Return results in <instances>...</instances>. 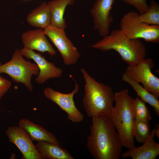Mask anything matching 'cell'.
<instances>
[{
  "label": "cell",
  "mask_w": 159,
  "mask_h": 159,
  "mask_svg": "<svg viewBox=\"0 0 159 159\" xmlns=\"http://www.w3.org/2000/svg\"><path fill=\"white\" fill-rule=\"evenodd\" d=\"M108 115L92 117L87 147L96 159H119L123 147L118 134Z\"/></svg>",
  "instance_id": "6da1fadb"
},
{
  "label": "cell",
  "mask_w": 159,
  "mask_h": 159,
  "mask_svg": "<svg viewBox=\"0 0 159 159\" xmlns=\"http://www.w3.org/2000/svg\"><path fill=\"white\" fill-rule=\"evenodd\" d=\"M80 70L85 82L82 102L87 116L92 118L109 116L114 102L112 87L97 82L84 68H81Z\"/></svg>",
  "instance_id": "7a4b0ae2"
},
{
  "label": "cell",
  "mask_w": 159,
  "mask_h": 159,
  "mask_svg": "<svg viewBox=\"0 0 159 159\" xmlns=\"http://www.w3.org/2000/svg\"><path fill=\"white\" fill-rule=\"evenodd\" d=\"M91 47L102 51H115L128 65H136L146 57V48L140 39L129 38L120 29L112 30Z\"/></svg>",
  "instance_id": "3957f363"
},
{
  "label": "cell",
  "mask_w": 159,
  "mask_h": 159,
  "mask_svg": "<svg viewBox=\"0 0 159 159\" xmlns=\"http://www.w3.org/2000/svg\"><path fill=\"white\" fill-rule=\"evenodd\" d=\"M133 100L127 89L114 93L115 105L109 116L118 134L122 146L128 149L135 147V120L132 111Z\"/></svg>",
  "instance_id": "277c9868"
},
{
  "label": "cell",
  "mask_w": 159,
  "mask_h": 159,
  "mask_svg": "<svg viewBox=\"0 0 159 159\" xmlns=\"http://www.w3.org/2000/svg\"><path fill=\"white\" fill-rule=\"evenodd\" d=\"M20 50L16 49L10 60L0 65V74L5 73L16 83L23 84L30 92L33 87L32 83L33 76H37L39 72L36 64L25 60Z\"/></svg>",
  "instance_id": "5b68a950"
},
{
  "label": "cell",
  "mask_w": 159,
  "mask_h": 159,
  "mask_svg": "<svg viewBox=\"0 0 159 159\" xmlns=\"http://www.w3.org/2000/svg\"><path fill=\"white\" fill-rule=\"evenodd\" d=\"M120 29L128 38L142 39L147 42H159V26L148 24L140 19L138 13L131 11L121 18Z\"/></svg>",
  "instance_id": "8992f818"
},
{
  "label": "cell",
  "mask_w": 159,
  "mask_h": 159,
  "mask_svg": "<svg viewBox=\"0 0 159 159\" xmlns=\"http://www.w3.org/2000/svg\"><path fill=\"white\" fill-rule=\"evenodd\" d=\"M64 29L50 24L44 29V31L57 48L64 64L66 65L74 64L80 59V54L67 36Z\"/></svg>",
  "instance_id": "52a82bcc"
},
{
  "label": "cell",
  "mask_w": 159,
  "mask_h": 159,
  "mask_svg": "<svg viewBox=\"0 0 159 159\" xmlns=\"http://www.w3.org/2000/svg\"><path fill=\"white\" fill-rule=\"evenodd\" d=\"M152 59H143L137 64L128 65L124 73L135 81L141 83L149 92L159 97V78L152 73L154 67Z\"/></svg>",
  "instance_id": "ba28073f"
},
{
  "label": "cell",
  "mask_w": 159,
  "mask_h": 159,
  "mask_svg": "<svg viewBox=\"0 0 159 159\" xmlns=\"http://www.w3.org/2000/svg\"><path fill=\"white\" fill-rule=\"evenodd\" d=\"M69 76L75 82V87L70 93H64L47 87L43 90L45 97L57 105L67 114V119L73 123H79L84 119L83 115L77 108L74 100V95L77 93L79 87L72 76Z\"/></svg>",
  "instance_id": "9c48e42d"
},
{
  "label": "cell",
  "mask_w": 159,
  "mask_h": 159,
  "mask_svg": "<svg viewBox=\"0 0 159 159\" xmlns=\"http://www.w3.org/2000/svg\"><path fill=\"white\" fill-rule=\"evenodd\" d=\"M116 1L95 0L91 9L94 29L101 37L110 33V28L113 21L111 11Z\"/></svg>",
  "instance_id": "30bf717a"
},
{
  "label": "cell",
  "mask_w": 159,
  "mask_h": 159,
  "mask_svg": "<svg viewBox=\"0 0 159 159\" xmlns=\"http://www.w3.org/2000/svg\"><path fill=\"white\" fill-rule=\"evenodd\" d=\"M5 134L9 141L14 144L24 159H42L28 133L19 126H9Z\"/></svg>",
  "instance_id": "8fae6325"
},
{
  "label": "cell",
  "mask_w": 159,
  "mask_h": 159,
  "mask_svg": "<svg viewBox=\"0 0 159 159\" xmlns=\"http://www.w3.org/2000/svg\"><path fill=\"white\" fill-rule=\"evenodd\" d=\"M20 51L23 56L33 59L38 66L39 73L35 79L37 83L42 84L49 79L59 78L62 75V69L57 67L54 63L48 61L40 54L25 48Z\"/></svg>",
  "instance_id": "7c38bea8"
},
{
  "label": "cell",
  "mask_w": 159,
  "mask_h": 159,
  "mask_svg": "<svg viewBox=\"0 0 159 159\" xmlns=\"http://www.w3.org/2000/svg\"><path fill=\"white\" fill-rule=\"evenodd\" d=\"M21 37L24 48L42 53L47 52L52 57L57 54V51L49 42L43 29L24 32Z\"/></svg>",
  "instance_id": "4fadbf2b"
},
{
  "label": "cell",
  "mask_w": 159,
  "mask_h": 159,
  "mask_svg": "<svg viewBox=\"0 0 159 159\" xmlns=\"http://www.w3.org/2000/svg\"><path fill=\"white\" fill-rule=\"evenodd\" d=\"M155 129H153L147 140L141 146L129 149L122 154V158L130 157L132 159H155L159 154V144L154 138Z\"/></svg>",
  "instance_id": "5bb4252c"
},
{
  "label": "cell",
  "mask_w": 159,
  "mask_h": 159,
  "mask_svg": "<svg viewBox=\"0 0 159 159\" xmlns=\"http://www.w3.org/2000/svg\"><path fill=\"white\" fill-rule=\"evenodd\" d=\"M19 126L25 130L33 141H46L60 145L56 136L42 126L35 124L26 118L19 121Z\"/></svg>",
  "instance_id": "9a60e30c"
},
{
  "label": "cell",
  "mask_w": 159,
  "mask_h": 159,
  "mask_svg": "<svg viewBox=\"0 0 159 159\" xmlns=\"http://www.w3.org/2000/svg\"><path fill=\"white\" fill-rule=\"evenodd\" d=\"M35 147L42 159H74L66 149L49 142H37Z\"/></svg>",
  "instance_id": "2e32d148"
},
{
  "label": "cell",
  "mask_w": 159,
  "mask_h": 159,
  "mask_svg": "<svg viewBox=\"0 0 159 159\" xmlns=\"http://www.w3.org/2000/svg\"><path fill=\"white\" fill-rule=\"evenodd\" d=\"M74 0H52L48 3L50 14V24L65 29L67 24L64 15L67 6L72 5Z\"/></svg>",
  "instance_id": "e0dca14e"
},
{
  "label": "cell",
  "mask_w": 159,
  "mask_h": 159,
  "mask_svg": "<svg viewBox=\"0 0 159 159\" xmlns=\"http://www.w3.org/2000/svg\"><path fill=\"white\" fill-rule=\"evenodd\" d=\"M31 26L43 29L50 24V14L48 3L44 1L34 9L26 18Z\"/></svg>",
  "instance_id": "ac0fdd59"
},
{
  "label": "cell",
  "mask_w": 159,
  "mask_h": 159,
  "mask_svg": "<svg viewBox=\"0 0 159 159\" xmlns=\"http://www.w3.org/2000/svg\"><path fill=\"white\" fill-rule=\"evenodd\" d=\"M122 80L132 87L137 96L143 101L149 104L154 109L157 115H159V100L158 97L149 92L143 86L124 73L122 76Z\"/></svg>",
  "instance_id": "d6986e66"
},
{
  "label": "cell",
  "mask_w": 159,
  "mask_h": 159,
  "mask_svg": "<svg viewBox=\"0 0 159 159\" xmlns=\"http://www.w3.org/2000/svg\"><path fill=\"white\" fill-rule=\"evenodd\" d=\"M145 103L138 96L133 99L132 111L135 120L149 122L152 120L151 113Z\"/></svg>",
  "instance_id": "ffe728a7"
},
{
  "label": "cell",
  "mask_w": 159,
  "mask_h": 159,
  "mask_svg": "<svg viewBox=\"0 0 159 159\" xmlns=\"http://www.w3.org/2000/svg\"><path fill=\"white\" fill-rule=\"evenodd\" d=\"M140 19L149 25L159 26V4L154 0H151L149 8L145 13L139 14Z\"/></svg>",
  "instance_id": "44dd1931"
},
{
  "label": "cell",
  "mask_w": 159,
  "mask_h": 159,
  "mask_svg": "<svg viewBox=\"0 0 159 159\" xmlns=\"http://www.w3.org/2000/svg\"><path fill=\"white\" fill-rule=\"evenodd\" d=\"M149 122L135 120L134 137L140 143H144L149 137L150 125Z\"/></svg>",
  "instance_id": "7402d4cb"
},
{
  "label": "cell",
  "mask_w": 159,
  "mask_h": 159,
  "mask_svg": "<svg viewBox=\"0 0 159 159\" xmlns=\"http://www.w3.org/2000/svg\"><path fill=\"white\" fill-rule=\"evenodd\" d=\"M126 3L133 6L140 14L146 12L149 8L147 0H122Z\"/></svg>",
  "instance_id": "603a6c76"
},
{
  "label": "cell",
  "mask_w": 159,
  "mask_h": 159,
  "mask_svg": "<svg viewBox=\"0 0 159 159\" xmlns=\"http://www.w3.org/2000/svg\"><path fill=\"white\" fill-rule=\"evenodd\" d=\"M12 85L11 82L0 74V101Z\"/></svg>",
  "instance_id": "cb8c5ba5"
},
{
  "label": "cell",
  "mask_w": 159,
  "mask_h": 159,
  "mask_svg": "<svg viewBox=\"0 0 159 159\" xmlns=\"http://www.w3.org/2000/svg\"><path fill=\"white\" fill-rule=\"evenodd\" d=\"M155 136L158 138H159V124H156Z\"/></svg>",
  "instance_id": "d4e9b609"
},
{
  "label": "cell",
  "mask_w": 159,
  "mask_h": 159,
  "mask_svg": "<svg viewBox=\"0 0 159 159\" xmlns=\"http://www.w3.org/2000/svg\"><path fill=\"white\" fill-rule=\"evenodd\" d=\"M0 34H1V31L0 30ZM1 63L0 62V65H1Z\"/></svg>",
  "instance_id": "484cf974"
},
{
  "label": "cell",
  "mask_w": 159,
  "mask_h": 159,
  "mask_svg": "<svg viewBox=\"0 0 159 159\" xmlns=\"http://www.w3.org/2000/svg\"><path fill=\"white\" fill-rule=\"evenodd\" d=\"M23 0V1H26V0Z\"/></svg>",
  "instance_id": "4316f807"
},
{
  "label": "cell",
  "mask_w": 159,
  "mask_h": 159,
  "mask_svg": "<svg viewBox=\"0 0 159 159\" xmlns=\"http://www.w3.org/2000/svg\"></svg>",
  "instance_id": "83f0119b"
}]
</instances>
